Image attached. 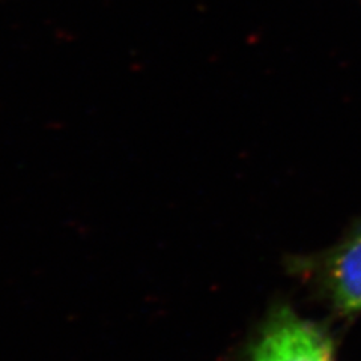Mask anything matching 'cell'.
I'll use <instances>...</instances> for the list:
<instances>
[{
	"label": "cell",
	"instance_id": "obj_1",
	"mask_svg": "<svg viewBox=\"0 0 361 361\" xmlns=\"http://www.w3.org/2000/svg\"><path fill=\"white\" fill-rule=\"evenodd\" d=\"M248 361H334L333 346L319 329L281 309L268 321Z\"/></svg>",
	"mask_w": 361,
	"mask_h": 361
},
{
	"label": "cell",
	"instance_id": "obj_2",
	"mask_svg": "<svg viewBox=\"0 0 361 361\" xmlns=\"http://www.w3.org/2000/svg\"><path fill=\"white\" fill-rule=\"evenodd\" d=\"M325 286L338 310L361 312V231L331 255L325 269Z\"/></svg>",
	"mask_w": 361,
	"mask_h": 361
}]
</instances>
